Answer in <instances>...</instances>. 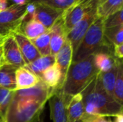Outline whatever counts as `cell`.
<instances>
[{
  "instance_id": "obj_1",
  "label": "cell",
  "mask_w": 123,
  "mask_h": 122,
  "mask_svg": "<svg viewBox=\"0 0 123 122\" xmlns=\"http://www.w3.org/2000/svg\"><path fill=\"white\" fill-rule=\"evenodd\" d=\"M55 91L41 80L33 88L15 91L6 122H39L46 103Z\"/></svg>"
},
{
  "instance_id": "obj_2",
  "label": "cell",
  "mask_w": 123,
  "mask_h": 122,
  "mask_svg": "<svg viewBox=\"0 0 123 122\" xmlns=\"http://www.w3.org/2000/svg\"><path fill=\"white\" fill-rule=\"evenodd\" d=\"M81 94L84 106V119L89 116L106 117L123 114V105L105 91L99 75Z\"/></svg>"
},
{
  "instance_id": "obj_3",
  "label": "cell",
  "mask_w": 123,
  "mask_h": 122,
  "mask_svg": "<svg viewBox=\"0 0 123 122\" xmlns=\"http://www.w3.org/2000/svg\"><path fill=\"white\" fill-rule=\"evenodd\" d=\"M94 58V55H92L82 60L71 63L61 88L67 100L71 101L74 96L82 93L99 74Z\"/></svg>"
},
{
  "instance_id": "obj_4",
  "label": "cell",
  "mask_w": 123,
  "mask_h": 122,
  "mask_svg": "<svg viewBox=\"0 0 123 122\" xmlns=\"http://www.w3.org/2000/svg\"><path fill=\"white\" fill-rule=\"evenodd\" d=\"M105 19L98 17L74 53L72 63L82 60L99 52H114V47L105 37Z\"/></svg>"
},
{
  "instance_id": "obj_5",
  "label": "cell",
  "mask_w": 123,
  "mask_h": 122,
  "mask_svg": "<svg viewBox=\"0 0 123 122\" xmlns=\"http://www.w3.org/2000/svg\"><path fill=\"white\" fill-rule=\"evenodd\" d=\"M27 17V4H13L0 12V37L2 38L19 31Z\"/></svg>"
},
{
  "instance_id": "obj_6",
  "label": "cell",
  "mask_w": 123,
  "mask_h": 122,
  "mask_svg": "<svg viewBox=\"0 0 123 122\" xmlns=\"http://www.w3.org/2000/svg\"><path fill=\"white\" fill-rule=\"evenodd\" d=\"M97 4L98 0H77L69 8L65 10L62 17L67 34Z\"/></svg>"
},
{
  "instance_id": "obj_7",
  "label": "cell",
  "mask_w": 123,
  "mask_h": 122,
  "mask_svg": "<svg viewBox=\"0 0 123 122\" xmlns=\"http://www.w3.org/2000/svg\"><path fill=\"white\" fill-rule=\"evenodd\" d=\"M98 17L97 5L93 7L67 34V39L70 41L74 53L78 48L89 27Z\"/></svg>"
},
{
  "instance_id": "obj_8",
  "label": "cell",
  "mask_w": 123,
  "mask_h": 122,
  "mask_svg": "<svg viewBox=\"0 0 123 122\" xmlns=\"http://www.w3.org/2000/svg\"><path fill=\"white\" fill-rule=\"evenodd\" d=\"M1 47L5 64L11 65L17 68L25 66L26 63L13 35H8L3 39Z\"/></svg>"
},
{
  "instance_id": "obj_9",
  "label": "cell",
  "mask_w": 123,
  "mask_h": 122,
  "mask_svg": "<svg viewBox=\"0 0 123 122\" xmlns=\"http://www.w3.org/2000/svg\"><path fill=\"white\" fill-rule=\"evenodd\" d=\"M35 9L32 19L43 24L48 29H50L55 22L60 19L64 11L60 10L41 3H34Z\"/></svg>"
},
{
  "instance_id": "obj_10",
  "label": "cell",
  "mask_w": 123,
  "mask_h": 122,
  "mask_svg": "<svg viewBox=\"0 0 123 122\" xmlns=\"http://www.w3.org/2000/svg\"><path fill=\"white\" fill-rule=\"evenodd\" d=\"M48 101L53 122H67L66 110L68 104L65 100L62 88L57 89Z\"/></svg>"
},
{
  "instance_id": "obj_11",
  "label": "cell",
  "mask_w": 123,
  "mask_h": 122,
  "mask_svg": "<svg viewBox=\"0 0 123 122\" xmlns=\"http://www.w3.org/2000/svg\"><path fill=\"white\" fill-rule=\"evenodd\" d=\"M12 35H14L19 45L26 65L33 62L34 60L41 57L40 52H38L34 44L32 42V41L25 35H24L21 32L17 31Z\"/></svg>"
},
{
  "instance_id": "obj_12",
  "label": "cell",
  "mask_w": 123,
  "mask_h": 122,
  "mask_svg": "<svg viewBox=\"0 0 123 122\" xmlns=\"http://www.w3.org/2000/svg\"><path fill=\"white\" fill-rule=\"evenodd\" d=\"M50 29L51 32L50 52L52 55L55 56L67 39V32L64 27L63 17L58 19Z\"/></svg>"
},
{
  "instance_id": "obj_13",
  "label": "cell",
  "mask_w": 123,
  "mask_h": 122,
  "mask_svg": "<svg viewBox=\"0 0 123 122\" xmlns=\"http://www.w3.org/2000/svg\"><path fill=\"white\" fill-rule=\"evenodd\" d=\"M74 50L70 41L66 39L62 47L55 55V63L58 65L61 75L63 84L66 79L68 68L72 63Z\"/></svg>"
},
{
  "instance_id": "obj_14",
  "label": "cell",
  "mask_w": 123,
  "mask_h": 122,
  "mask_svg": "<svg viewBox=\"0 0 123 122\" xmlns=\"http://www.w3.org/2000/svg\"><path fill=\"white\" fill-rule=\"evenodd\" d=\"M16 88L17 90L29 89L35 87L40 81V77L25 67L18 68L16 71Z\"/></svg>"
},
{
  "instance_id": "obj_15",
  "label": "cell",
  "mask_w": 123,
  "mask_h": 122,
  "mask_svg": "<svg viewBox=\"0 0 123 122\" xmlns=\"http://www.w3.org/2000/svg\"><path fill=\"white\" fill-rule=\"evenodd\" d=\"M67 122H83L84 116V106L82 94L74 96L67 106Z\"/></svg>"
},
{
  "instance_id": "obj_16",
  "label": "cell",
  "mask_w": 123,
  "mask_h": 122,
  "mask_svg": "<svg viewBox=\"0 0 123 122\" xmlns=\"http://www.w3.org/2000/svg\"><path fill=\"white\" fill-rule=\"evenodd\" d=\"M40 78L48 87L53 90L61 88L63 86L61 72L56 63L43 72Z\"/></svg>"
},
{
  "instance_id": "obj_17",
  "label": "cell",
  "mask_w": 123,
  "mask_h": 122,
  "mask_svg": "<svg viewBox=\"0 0 123 122\" xmlns=\"http://www.w3.org/2000/svg\"><path fill=\"white\" fill-rule=\"evenodd\" d=\"M17 68L8 64H4L0 67V88L15 91V76Z\"/></svg>"
},
{
  "instance_id": "obj_18",
  "label": "cell",
  "mask_w": 123,
  "mask_h": 122,
  "mask_svg": "<svg viewBox=\"0 0 123 122\" xmlns=\"http://www.w3.org/2000/svg\"><path fill=\"white\" fill-rule=\"evenodd\" d=\"M49 29H48L40 22L34 19H30L23 22L19 32L28 39L33 40L45 33Z\"/></svg>"
},
{
  "instance_id": "obj_19",
  "label": "cell",
  "mask_w": 123,
  "mask_h": 122,
  "mask_svg": "<svg viewBox=\"0 0 123 122\" xmlns=\"http://www.w3.org/2000/svg\"><path fill=\"white\" fill-rule=\"evenodd\" d=\"M117 59L114 52H99L94 54V60L100 72H107L117 64Z\"/></svg>"
},
{
  "instance_id": "obj_20",
  "label": "cell",
  "mask_w": 123,
  "mask_h": 122,
  "mask_svg": "<svg viewBox=\"0 0 123 122\" xmlns=\"http://www.w3.org/2000/svg\"><path fill=\"white\" fill-rule=\"evenodd\" d=\"M123 6V0H98V17L105 19Z\"/></svg>"
},
{
  "instance_id": "obj_21",
  "label": "cell",
  "mask_w": 123,
  "mask_h": 122,
  "mask_svg": "<svg viewBox=\"0 0 123 122\" xmlns=\"http://www.w3.org/2000/svg\"><path fill=\"white\" fill-rule=\"evenodd\" d=\"M55 63V56L50 55L47 56H41L33 62L25 65V68L31 70L32 73L40 77L43 72L53 65Z\"/></svg>"
},
{
  "instance_id": "obj_22",
  "label": "cell",
  "mask_w": 123,
  "mask_h": 122,
  "mask_svg": "<svg viewBox=\"0 0 123 122\" xmlns=\"http://www.w3.org/2000/svg\"><path fill=\"white\" fill-rule=\"evenodd\" d=\"M117 75V63L110 70L107 72H100L99 74L104 89L108 94H110L113 97H115L114 92H115V86L116 83Z\"/></svg>"
},
{
  "instance_id": "obj_23",
  "label": "cell",
  "mask_w": 123,
  "mask_h": 122,
  "mask_svg": "<svg viewBox=\"0 0 123 122\" xmlns=\"http://www.w3.org/2000/svg\"><path fill=\"white\" fill-rule=\"evenodd\" d=\"M50 37L51 32L50 29H49L48 32L39 36L38 37L33 40H30L40 52L41 56H47L51 55Z\"/></svg>"
},
{
  "instance_id": "obj_24",
  "label": "cell",
  "mask_w": 123,
  "mask_h": 122,
  "mask_svg": "<svg viewBox=\"0 0 123 122\" xmlns=\"http://www.w3.org/2000/svg\"><path fill=\"white\" fill-rule=\"evenodd\" d=\"M14 91L0 88V122H6L8 109Z\"/></svg>"
},
{
  "instance_id": "obj_25",
  "label": "cell",
  "mask_w": 123,
  "mask_h": 122,
  "mask_svg": "<svg viewBox=\"0 0 123 122\" xmlns=\"http://www.w3.org/2000/svg\"><path fill=\"white\" fill-rule=\"evenodd\" d=\"M105 37L114 48L123 44V25L105 28Z\"/></svg>"
},
{
  "instance_id": "obj_26",
  "label": "cell",
  "mask_w": 123,
  "mask_h": 122,
  "mask_svg": "<svg viewBox=\"0 0 123 122\" xmlns=\"http://www.w3.org/2000/svg\"><path fill=\"white\" fill-rule=\"evenodd\" d=\"M114 96L123 105V58H118L117 60V75Z\"/></svg>"
},
{
  "instance_id": "obj_27",
  "label": "cell",
  "mask_w": 123,
  "mask_h": 122,
  "mask_svg": "<svg viewBox=\"0 0 123 122\" xmlns=\"http://www.w3.org/2000/svg\"><path fill=\"white\" fill-rule=\"evenodd\" d=\"M77 0H27L28 3H41L53 8L65 11L74 4Z\"/></svg>"
},
{
  "instance_id": "obj_28",
  "label": "cell",
  "mask_w": 123,
  "mask_h": 122,
  "mask_svg": "<svg viewBox=\"0 0 123 122\" xmlns=\"http://www.w3.org/2000/svg\"><path fill=\"white\" fill-rule=\"evenodd\" d=\"M123 25V6L105 19V28Z\"/></svg>"
},
{
  "instance_id": "obj_29",
  "label": "cell",
  "mask_w": 123,
  "mask_h": 122,
  "mask_svg": "<svg viewBox=\"0 0 123 122\" xmlns=\"http://www.w3.org/2000/svg\"><path fill=\"white\" fill-rule=\"evenodd\" d=\"M105 117L99 116H89L84 119L83 122H107Z\"/></svg>"
},
{
  "instance_id": "obj_30",
  "label": "cell",
  "mask_w": 123,
  "mask_h": 122,
  "mask_svg": "<svg viewBox=\"0 0 123 122\" xmlns=\"http://www.w3.org/2000/svg\"><path fill=\"white\" fill-rule=\"evenodd\" d=\"M114 53L117 58H123V44L114 48Z\"/></svg>"
},
{
  "instance_id": "obj_31",
  "label": "cell",
  "mask_w": 123,
  "mask_h": 122,
  "mask_svg": "<svg viewBox=\"0 0 123 122\" xmlns=\"http://www.w3.org/2000/svg\"><path fill=\"white\" fill-rule=\"evenodd\" d=\"M8 1L7 0H0V12L6 9L8 6Z\"/></svg>"
},
{
  "instance_id": "obj_32",
  "label": "cell",
  "mask_w": 123,
  "mask_h": 122,
  "mask_svg": "<svg viewBox=\"0 0 123 122\" xmlns=\"http://www.w3.org/2000/svg\"><path fill=\"white\" fill-rule=\"evenodd\" d=\"M4 64H5V63H4V57H3L2 47H1V46H0V67L2 66Z\"/></svg>"
},
{
  "instance_id": "obj_33",
  "label": "cell",
  "mask_w": 123,
  "mask_h": 122,
  "mask_svg": "<svg viewBox=\"0 0 123 122\" xmlns=\"http://www.w3.org/2000/svg\"><path fill=\"white\" fill-rule=\"evenodd\" d=\"M14 1V4H16L17 5H25L27 4V0H12Z\"/></svg>"
},
{
  "instance_id": "obj_34",
  "label": "cell",
  "mask_w": 123,
  "mask_h": 122,
  "mask_svg": "<svg viewBox=\"0 0 123 122\" xmlns=\"http://www.w3.org/2000/svg\"><path fill=\"white\" fill-rule=\"evenodd\" d=\"M115 122H123V114H120L115 116Z\"/></svg>"
},
{
  "instance_id": "obj_35",
  "label": "cell",
  "mask_w": 123,
  "mask_h": 122,
  "mask_svg": "<svg viewBox=\"0 0 123 122\" xmlns=\"http://www.w3.org/2000/svg\"><path fill=\"white\" fill-rule=\"evenodd\" d=\"M4 39V38H3ZM3 39H1V40H0V46L2 45V42H3Z\"/></svg>"
},
{
  "instance_id": "obj_36",
  "label": "cell",
  "mask_w": 123,
  "mask_h": 122,
  "mask_svg": "<svg viewBox=\"0 0 123 122\" xmlns=\"http://www.w3.org/2000/svg\"><path fill=\"white\" fill-rule=\"evenodd\" d=\"M39 122H44V121H43V119H40V121Z\"/></svg>"
},
{
  "instance_id": "obj_37",
  "label": "cell",
  "mask_w": 123,
  "mask_h": 122,
  "mask_svg": "<svg viewBox=\"0 0 123 122\" xmlns=\"http://www.w3.org/2000/svg\"><path fill=\"white\" fill-rule=\"evenodd\" d=\"M111 122L110 120H109V121H108V122Z\"/></svg>"
},
{
  "instance_id": "obj_38",
  "label": "cell",
  "mask_w": 123,
  "mask_h": 122,
  "mask_svg": "<svg viewBox=\"0 0 123 122\" xmlns=\"http://www.w3.org/2000/svg\"><path fill=\"white\" fill-rule=\"evenodd\" d=\"M1 39H3V38H2V37H0V40H1Z\"/></svg>"
}]
</instances>
